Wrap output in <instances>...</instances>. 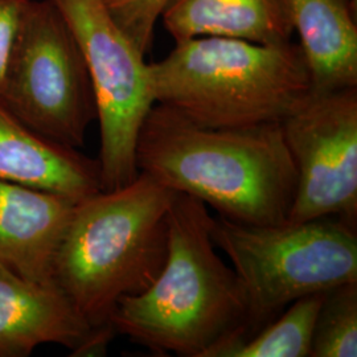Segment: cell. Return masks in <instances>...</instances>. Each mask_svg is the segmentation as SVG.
Listing matches in <instances>:
<instances>
[{"label": "cell", "mask_w": 357, "mask_h": 357, "mask_svg": "<svg viewBox=\"0 0 357 357\" xmlns=\"http://www.w3.org/2000/svg\"><path fill=\"white\" fill-rule=\"evenodd\" d=\"M135 159L139 172L200 200L217 216L253 225L289 218L296 169L281 123L205 128L155 103L142 125Z\"/></svg>", "instance_id": "1"}, {"label": "cell", "mask_w": 357, "mask_h": 357, "mask_svg": "<svg viewBox=\"0 0 357 357\" xmlns=\"http://www.w3.org/2000/svg\"><path fill=\"white\" fill-rule=\"evenodd\" d=\"M208 206L175 192L168 253L153 284L118 301L115 332L159 355L224 357L243 342L248 303L234 268L216 253Z\"/></svg>", "instance_id": "2"}, {"label": "cell", "mask_w": 357, "mask_h": 357, "mask_svg": "<svg viewBox=\"0 0 357 357\" xmlns=\"http://www.w3.org/2000/svg\"><path fill=\"white\" fill-rule=\"evenodd\" d=\"M175 191L147 174L78 202L53 264V282L91 327L119 299L147 290L168 253Z\"/></svg>", "instance_id": "3"}, {"label": "cell", "mask_w": 357, "mask_h": 357, "mask_svg": "<svg viewBox=\"0 0 357 357\" xmlns=\"http://www.w3.org/2000/svg\"><path fill=\"white\" fill-rule=\"evenodd\" d=\"M155 103L205 128L281 123L312 91L301 47L195 38L150 64Z\"/></svg>", "instance_id": "4"}, {"label": "cell", "mask_w": 357, "mask_h": 357, "mask_svg": "<svg viewBox=\"0 0 357 357\" xmlns=\"http://www.w3.org/2000/svg\"><path fill=\"white\" fill-rule=\"evenodd\" d=\"M211 237L243 283V342L295 301L357 281L356 228L336 217L253 225L216 216Z\"/></svg>", "instance_id": "5"}, {"label": "cell", "mask_w": 357, "mask_h": 357, "mask_svg": "<svg viewBox=\"0 0 357 357\" xmlns=\"http://www.w3.org/2000/svg\"><path fill=\"white\" fill-rule=\"evenodd\" d=\"M0 103L50 141L82 147L97 119L89 69L54 0H26L15 32Z\"/></svg>", "instance_id": "6"}, {"label": "cell", "mask_w": 357, "mask_h": 357, "mask_svg": "<svg viewBox=\"0 0 357 357\" xmlns=\"http://www.w3.org/2000/svg\"><path fill=\"white\" fill-rule=\"evenodd\" d=\"M76 35L89 69L101 131L102 191L139 175L135 149L155 105L146 54L118 26L103 0H54Z\"/></svg>", "instance_id": "7"}, {"label": "cell", "mask_w": 357, "mask_h": 357, "mask_svg": "<svg viewBox=\"0 0 357 357\" xmlns=\"http://www.w3.org/2000/svg\"><path fill=\"white\" fill-rule=\"evenodd\" d=\"M281 128L296 169L287 221L336 217L357 228V88L312 90Z\"/></svg>", "instance_id": "8"}, {"label": "cell", "mask_w": 357, "mask_h": 357, "mask_svg": "<svg viewBox=\"0 0 357 357\" xmlns=\"http://www.w3.org/2000/svg\"><path fill=\"white\" fill-rule=\"evenodd\" d=\"M77 203L0 180V262L29 281L54 283V258Z\"/></svg>", "instance_id": "9"}, {"label": "cell", "mask_w": 357, "mask_h": 357, "mask_svg": "<svg viewBox=\"0 0 357 357\" xmlns=\"http://www.w3.org/2000/svg\"><path fill=\"white\" fill-rule=\"evenodd\" d=\"M90 330L54 283L29 281L0 262V357H26L43 344L75 351Z\"/></svg>", "instance_id": "10"}, {"label": "cell", "mask_w": 357, "mask_h": 357, "mask_svg": "<svg viewBox=\"0 0 357 357\" xmlns=\"http://www.w3.org/2000/svg\"><path fill=\"white\" fill-rule=\"evenodd\" d=\"M0 180L81 202L102 191L98 160L26 128L0 103Z\"/></svg>", "instance_id": "11"}, {"label": "cell", "mask_w": 357, "mask_h": 357, "mask_svg": "<svg viewBox=\"0 0 357 357\" xmlns=\"http://www.w3.org/2000/svg\"><path fill=\"white\" fill-rule=\"evenodd\" d=\"M159 22L175 43L213 36L284 44L294 36L289 0H171Z\"/></svg>", "instance_id": "12"}, {"label": "cell", "mask_w": 357, "mask_h": 357, "mask_svg": "<svg viewBox=\"0 0 357 357\" xmlns=\"http://www.w3.org/2000/svg\"><path fill=\"white\" fill-rule=\"evenodd\" d=\"M289 7L312 90L357 88L356 1L289 0Z\"/></svg>", "instance_id": "13"}, {"label": "cell", "mask_w": 357, "mask_h": 357, "mask_svg": "<svg viewBox=\"0 0 357 357\" xmlns=\"http://www.w3.org/2000/svg\"><path fill=\"white\" fill-rule=\"evenodd\" d=\"M324 293L303 296L286 307L252 337L224 357H308Z\"/></svg>", "instance_id": "14"}, {"label": "cell", "mask_w": 357, "mask_h": 357, "mask_svg": "<svg viewBox=\"0 0 357 357\" xmlns=\"http://www.w3.org/2000/svg\"><path fill=\"white\" fill-rule=\"evenodd\" d=\"M357 356V281L326 291L310 357Z\"/></svg>", "instance_id": "15"}, {"label": "cell", "mask_w": 357, "mask_h": 357, "mask_svg": "<svg viewBox=\"0 0 357 357\" xmlns=\"http://www.w3.org/2000/svg\"><path fill=\"white\" fill-rule=\"evenodd\" d=\"M171 0H103L118 26L147 54L153 48L155 26Z\"/></svg>", "instance_id": "16"}, {"label": "cell", "mask_w": 357, "mask_h": 357, "mask_svg": "<svg viewBox=\"0 0 357 357\" xmlns=\"http://www.w3.org/2000/svg\"><path fill=\"white\" fill-rule=\"evenodd\" d=\"M26 0H0V90L15 32Z\"/></svg>", "instance_id": "17"}, {"label": "cell", "mask_w": 357, "mask_h": 357, "mask_svg": "<svg viewBox=\"0 0 357 357\" xmlns=\"http://www.w3.org/2000/svg\"><path fill=\"white\" fill-rule=\"evenodd\" d=\"M116 335L112 321L97 327H91L88 336L81 344L72 351V356H102L107 349V345Z\"/></svg>", "instance_id": "18"}, {"label": "cell", "mask_w": 357, "mask_h": 357, "mask_svg": "<svg viewBox=\"0 0 357 357\" xmlns=\"http://www.w3.org/2000/svg\"><path fill=\"white\" fill-rule=\"evenodd\" d=\"M354 1H356V3H357V0H354Z\"/></svg>", "instance_id": "19"}]
</instances>
